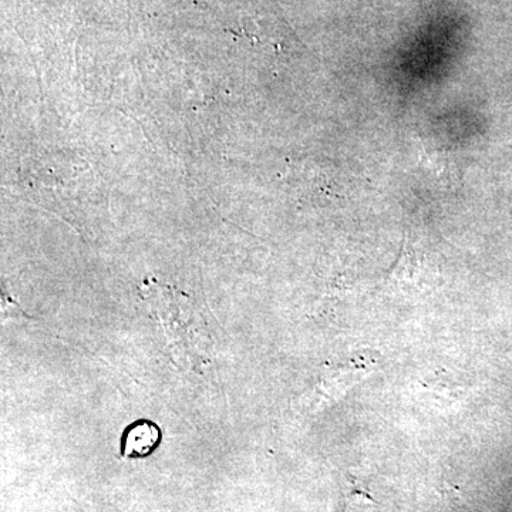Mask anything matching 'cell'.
Here are the masks:
<instances>
[{"instance_id":"1","label":"cell","mask_w":512,"mask_h":512,"mask_svg":"<svg viewBox=\"0 0 512 512\" xmlns=\"http://www.w3.org/2000/svg\"><path fill=\"white\" fill-rule=\"evenodd\" d=\"M144 301L170 356L185 370H201L211 363L212 338L197 306L181 293L150 286Z\"/></svg>"},{"instance_id":"2","label":"cell","mask_w":512,"mask_h":512,"mask_svg":"<svg viewBox=\"0 0 512 512\" xmlns=\"http://www.w3.org/2000/svg\"><path fill=\"white\" fill-rule=\"evenodd\" d=\"M161 430L150 420H137L124 430L120 441L121 456L144 458L153 454L160 446Z\"/></svg>"}]
</instances>
